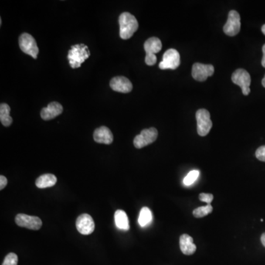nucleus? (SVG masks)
<instances>
[{
    "instance_id": "obj_1",
    "label": "nucleus",
    "mask_w": 265,
    "mask_h": 265,
    "mask_svg": "<svg viewBox=\"0 0 265 265\" xmlns=\"http://www.w3.org/2000/svg\"><path fill=\"white\" fill-rule=\"evenodd\" d=\"M120 23V35L124 40L130 39L134 32L138 30V21L134 15L130 13H123L119 18Z\"/></svg>"
},
{
    "instance_id": "obj_2",
    "label": "nucleus",
    "mask_w": 265,
    "mask_h": 265,
    "mask_svg": "<svg viewBox=\"0 0 265 265\" xmlns=\"http://www.w3.org/2000/svg\"><path fill=\"white\" fill-rule=\"evenodd\" d=\"M90 56L89 47L83 44L74 45L71 47L68 53V60L69 65L73 69L80 67L82 63Z\"/></svg>"
},
{
    "instance_id": "obj_3",
    "label": "nucleus",
    "mask_w": 265,
    "mask_h": 265,
    "mask_svg": "<svg viewBox=\"0 0 265 265\" xmlns=\"http://www.w3.org/2000/svg\"><path fill=\"white\" fill-rule=\"evenodd\" d=\"M144 48L146 52V64L148 66H154L157 62L156 54L159 52L162 48L161 40L156 37L150 38L144 42Z\"/></svg>"
},
{
    "instance_id": "obj_4",
    "label": "nucleus",
    "mask_w": 265,
    "mask_h": 265,
    "mask_svg": "<svg viewBox=\"0 0 265 265\" xmlns=\"http://www.w3.org/2000/svg\"><path fill=\"white\" fill-rule=\"evenodd\" d=\"M197 129L201 137H205L209 134L212 127L210 113L206 109H199L196 112Z\"/></svg>"
},
{
    "instance_id": "obj_5",
    "label": "nucleus",
    "mask_w": 265,
    "mask_h": 265,
    "mask_svg": "<svg viewBox=\"0 0 265 265\" xmlns=\"http://www.w3.org/2000/svg\"><path fill=\"white\" fill-rule=\"evenodd\" d=\"M232 80L234 83L239 86L242 89L244 95H249L250 92V86L251 83V78L250 74L243 69H238L234 72L232 76Z\"/></svg>"
},
{
    "instance_id": "obj_6",
    "label": "nucleus",
    "mask_w": 265,
    "mask_h": 265,
    "mask_svg": "<svg viewBox=\"0 0 265 265\" xmlns=\"http://www.w3.org/2000/svg\"><path fill=\"white\" fill-rule=\"evenodd\" d=\"M19 47L21 50L36 59L39 55V49L33 37L28 33H23L19 37Z\"/></svg>"
},
{
    "instance_id": "obj_7",
    "label": "nucleus",
    "mask_w": 265,
    "mask_h": 265,
    "mask_svg": "<svg viewBox=\"0 0 265 265\" xmlns=\"http://www.w3.org/2000/svg\"><path fill=\"white\" fill-rule=\"evenodd\" d=\"M158 137V130L155 127H150L141 130V134L134 138V144L136 148L141 149L152 144Z\"/></svg>"
},
{
    "instance_id": "obj_8",
    "label": "nucleus",
    "mask_w": 265,
    "mask_h": 265,
    "mask_svg": "<svg viewBox=\"0 0 265 265\" xmlns=\"http://www.w3.org/2000/svg\"><path fill=\"white\" fill-rule=\"evenodd\" d=\"M181 64L179 52L175 49H170L164 52L163 60L159 63L161 69H176Z\"/></svg>"
},
{
    "instance_id": "obj_9",
    "label": "nucleus",
    "mask_w": 265,
    "mask_h": 265,
    "mask_svg": "<svg viewBox=\"0 0 265 265\" xmlns=\"http://www.w3.org/2000/svg\"><path fill=\"white\" fill-rule=\"evenodd\" d=\"M15 222L18 226L26 228L31 230L38 231L42 226V221L40 218L35 216H30L25 214H18L16 216Z\"/></svg>"
},
{
    "instance_id": "obj_10",
    "label": "nucleus",
    "mask_w": 265,
    "mask_h": 265,
    "mask_svg": "<svg viewBox=\"0 0 265 265\" xmlns=\"http://www.w3.org/2000/svg\"><path fill=\"white\" fill-rule=\"evenodd\" d=\"M240 29V16L237 11L232 10L229 12L228 20L224 25V32L229 36H234L239 33Z\"/></svg>"
},
{
    "instance_id": "obj_11",
    "label": "nucleus",
    "mask_w": 265,
    "mask_h": 265,
    "mask_svg": "<svg viewBox=\"0 0 265 265\" xmlns=\"http://www.w3.org/2000/svg\"><path fill=\"white\" fill-rule=\"evenodd\" d=\"M215 67L212 64L195 63L192 66V75L197 81L203 82L214 75Z\"/></svg>"
},
{
    "instance_id": "obj_12",
    "label": "nucleus",
    "mask_w": 265,
    "mask_h": 265,
    "mask_svg": "<svg viewBox=\"0 0 265 265\" xmlns=\"http://www.w3.org/2000/svg\"><path fill=\"white\" fill-rule=\"evenodd\" d=\"M76 228L79 233L83 235H89L93 233L95 229V224L93 218L88 214H83L76 220Z\"/></svg>"
},
{
    "instance_id": "obj_13",
    "label": "nucleus",
    "mask_w": 265,
    "mask_h": 265,
    "mask_svg": "<svg viewBox=\"0 0 265 265\" xmlns=\"http://www.w3.org/2000/svg\"><path fill=\"white\" fill-rule=\"evenodd\" d=\"M110 86L113 91L120 93H129L133 89L131 82L123 76L113 78L110 82Z\"/></svg>"
},
{
    "instance_id": "obj_14",
    "label": "nucleus",
    "mask_w": 265,
    "mask_h": 265,
    "mask_svg": "<svg viewBox=\"0 0 265 265\" xmlns=\"http://www.w3.org/2000/svg\"><path fill=\"white\" fill-rule=\"evenodd\" d=\"M63 106L58 102H52L48 105L47 107L44 108L41 111V117L44 120H52L60 115L63 112Z\"/></svg>"
},
{
    "instance_id": "obj_15",
    "label": "nucleus",
    "mask_w": 265,
    "mask_h": 265,
    "mask_svg": "<svg viewBox=\"0 0 265 265\" xmlns=\"http://www.w3.org/2000/svg\"><path fill=\"white\" fill-rule=\"evenodd\" d=\"M94 140L100 144H110L113 142V134L109 127L102 126L94 132Z\"/></svg>"
},
{
    "instance_id": "obj_16",
    "label": "nucleus",
    "mask_w": 265,
    "mask_h": 265,
    "mask_svg": "<svg viewBox=\"0 0 265 265\" xmlns=\"http://www.w3.org/2000/svg\"><path fill=\"white\" fill-rule=\"evenodd\" d=\"M180 249L184 254L187 256L194 254L196 251V245L193 243V238L184 234L180 236Z\"/></svg>"
},
{
    "instance_id": "obj_17",
    "label": "nucleus",
    "mask_w": 265,
    "mask_h": 265,
    "mask_svg": "<svg viewBox=\"0 0 265 265\" xmlns=\"http://www.w3.org/2000/svg\"><path fill=\"white\" fill-rule=\"evenodd\" d=\"M57 178L53 174H44L37 178L35 185L38 188H45L52 187L56 184Z\"/></svg>"
},
{
    "instance_id": "obj_18",
    "label": "nucleus",
    "mask_w": 265,
    "mask_h": 265,
    "mask_svg": "<svg viewBox=\"0 0 265 265\" xmlns=\"http://www.w3.org/2000/svg\"><path fill=\"white\" fill-rule=\"evenodd\" d=\"M114 220H115L116 226L119 229L123 231H128L130 229L128 218L124 211L121 209L116 211L114 214Z\"/></svg>"
},
{
    "instance_id": "obj_19",
    "label": "nucleus",
    "mask_w": 265,
    "mask_h": 265,
    "mask_svg": "<svg viewBox=\"0 0 265 265\" xmlns=\"http://www.w3.org/2000/svg\"><path fill=\"white\" fill-rule=\"evenodd\" d=\"M11 108L6 103H2L0 106V121L5 127L11 125L13 123L12 117L10 115Z\"/></svg>"
},
{
    "instance_id": "obj_20",
    "label": "nucleus",
    "mask_w": 265,
    "mask_h": 265,
    "mask_svg": "<svg viewBox=\"0 0 265 265\" xmlns=\"http://www.w3.org/2000/svg\"><path fill=\"white\" fill-rule=\"evenodd\" d=\"M153 215L150 209L147 207H143L140 211L138 222L141 227L147 226L152 221Z\"/></svg>"
},
{
    "instance_id": "obj_21",
    "label": "nucleus",
    "mask_w": 265,
    "mask_h": 265,
    "mask_svg": "<svg viewBox=\"0 0 265 265\" xmlns=\"http://www.w3.org/2000/svg\"><path fill=\"white\" fill-rule=\"evenodd\" d=\"M213 212V207L211 205H206L205 206L198 207L193 211V215L195 218H201L209 215Z\"/></svg>"
},
{
    "instance_id": "obj_22",
    "label": "nucleus",
    "mask_w": 265,
    "mask_h": 265,
    "mask_svg": "<svg viewBox=\"0 0 265 265\" xmlns=\"http://www.w3.org/2000/svg\"><path fill=\"white\" fill-rule=\"evenodd\" d=\"M200 172L198 170H192L191 171L187 176L185 177L184 180V184L186 186H191L196 181L199 177Z\"/></svg>"
},
{
    "instance_id": "obj_23",
    "label": "nucleus",
    "mask_w": 265,
    "mask_h": 265,
    "mask_svg": "<svg viewBox=\"0 0 265 265\" xmlns=\"http://www.w3.org/2000/svg\"><path fill=\"white\" fill-rule=\"evenodd\" d=\"M18 256L16 253H10L5 256L2 265H17Z\"/></svg>"
},
{
    "instance_id": "obj_24",
    "label": "nucleus",
    "mask_w": 265,
    "mask_h": 265,
    "mask_svg": "<svg viewBox=\"0 0 265 265\" xmlns=\"http://www.w3.org/2000/svg\"><path fill=\"white\" fill-rule=\"evenodd\" d=\"M200 201L206 203L207 205H211L213 201L214 196L212 194L201 193L199 195Z\"/></svg>"
},
{
    "instance_id": "obj_25",
    "label": "nucleus",
    "mask_w": 265,
    "mask_h": 265,
    "mask_svg": "<svg viewBox=\"0 0 265 265\" xmlns=\"http://www.w3.org/2000/svg\"><path fill=\"white\" fill-rule=\"evenodd\" d=\"M256 157L259 161L265 162V145L262 146L256 150Z\"/></svg>"
},
{
    "instance_id": "obj_26",
    "label": "nucleus",
    "mask_w": 265,
    "mask_h": 265,
    "mask_svg": "<svg viewBox=\"0 0 265 265\" xmlns=\"http://www.w3.org/2000/svg\"><path fill=\"white\" fill-rule=\"evenodd\" d=\"M8 184V180L3 175L0 176V190H2Z\"/></svg>"
},
{
    "instance_id": "obj_27",
    "label": "nucleus",
    "mask_w": 265,
    "mask_h": 265,
    "mask_svg": "<svg viewBox=\"0 0 265 265\" xmlns=\"http://www.w3.org/2000/svg\"><path fill=\"white\" fill-rule=\"evenodd\" d=\"M262 52H263V57H262V65L264 68H265V45L262 47Z\"/></svg>"
},
{
    "instance_id": "obj_28",
    "label": "nucleus",
    "mask_w": 265,
    "mask_h": 265,
    "mask_svg": "<svg viewBox=\"0 0 265 265\" xmlns=\"http://www.w3.org/2000/svg\"><path fill=\"white\" fill-rule=\"evenodd\" d=\"M261 242H262V245H264V247H265V233L261 236Z\"/></svg>"
},
{
    "instance_id": "obj_29",
    "label": "nucleus",
    "mask_w": 265,
    "mask_h": 265,
    "mask_svg": "<svg viewBox=\"0 0 265 265\" xmlns=\"http://www.w3.org/2000/svg\"><path fill=\"white\" fill-rule=\"evenodd\" d=\"M262 32H263L264 35H265V25H264L262 27Z\"/></svg>"
},
{
    "instance_id": "obj_30",
    "label": "nucleus",
    "mask_w": 265,
    "mask_h": 265,
    "mask_svg": "<svg viewBox=\"0 0 265 265\" xmlns=\"http://www.w3.org/2000/svg\"><path fill=\"white\" fill-rule=\"evenodd\" d=\"M262 86H263L265 88V77H264V78L262 79Z\"/></svg>"
}]
</instances>
